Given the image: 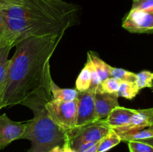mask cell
<instances>
[{"instance_id": "6da1fadb", "label": "cell", "mask_w": 153, "mask_h": 152, "mask_svg": "<svg viewBox=\"0 0 153 152\" xmlns=\"http://www.w3.org/2000/svg\"><path fill=\"white\" fill-rule=\"evenodd\" d=\"M65 31L43 36H31L15 45L9 59L1 109L20 104L41 87L50 89L49 60Z\"/></svg>"}, {"instance_id": "7a4b0ae2", "label": "cell", "mask_w": 153, "mask_h": 152, "mask_svg": "<svg viewBox=\"0 0 153 152\" xmlns=\"http://www.w3.org/2000/svg\"><path fill=\"white\" fill-rule=\"evenodd\" d=\"M21 5L1 9L6 23L0 47L15 45L31 36L66 31L76 22L79 7L64 0H22Z\"/></svg>"}, {"instance_id": "3957f363", "label": "cell", "mask_w": 153, "mask_h": 152, "mask_svg": "<svg viewBox=\"0 0 153 152\" xmlns=\"http://www.w3.org/2000/svg\"><path fill=\"white\" fill-rule=\"evenodd\" d=\"M49 99L50 89L41 87L20 104L31 109L34 114L33 119L25 123L20 137L31 142L26 152H48L55 146H62L68 137V133L52 121L46 110V104Z\"/></svg>"}, {"instance_id": "277c9868", "label": "cell", "mask_w": 153, "mask_h": 152, "mask_svg": "<svg viewBox=\"0 0 153 152\" xmlns=\"http://www.w3.org/2000/svg\"><path fill=\"white\" fill-rule=\"evenodd\" d=\"M46 109L54 122L69 133L76 128L78 98L71 101H61L49 99Z\"/></svg>"}, {"instance_id": "5b68a950", "label": "cell", "mask_w": 153, "mask_h": 152, "mask_svg": "<svg viewBox=\"0 0 153 152\" xmlns=\"http://www.w3.org/2000/svg\"><path fill=\"white\" fill-rule=\"evenodd\" d=\"M111 128L105 120H100L86 125L75 128L68 133L69 145L76 150L79 145L85 143L98 142L111 131Z\"/></svg>"}, {"instance_id": "8992f818", "label": "cell", "mask_w": 153, "mask_h": 152, "mask_svg": "<svg viewBox=\"0 0 153 152\" xmlns=\"http://www.w3.org/2000/svg\"><path fill=\"white\" fill-rule=\"evenodd\" d=\"M123 28L131 33L153 32V9L131 10L123 20Z\"/></svg>"}, {"instance_id": "52a82bcc", "label": "cell", "mask_w": 153, "mask_h": 152, "mask_svg": "<svg viewBox=\"0 0 153 152\" xmlns=\"http://www.w3.org/2000/svg\"><path fill=\"white\" fill-rule=\"evenodd\" d=\"M94 92L95 90L93 89L79 92L76 128L98 121L94 104Z\"/></svg>"}, {"instance_id": "ba28073f", "label": "cell", "mask_w": 153, "mask_h": 152, "mask_svg": "<svg viewBox=\"0 0 153 152\" xmlns=\"http://www.w3.org/2000/svg\"><path fill=\"white\" fill-rule=\"evenodd\" d=\"M25 123L14 122L5 113L0 116V149H4L10 142L20 139L24 133Z\"/></svg>"}, {"instance_id": "9c48e42d", "label": "cell", "mask_w": 153, "mask_h": 152, "mask_svg": "<svg viewBox=\"0 0 153 152\" xmlns=\"http://www.w3.org/2000/svg\"><path fill=\"white\" fill-rule=\"evenodd\" d=\"M117 94L105 92L101 89L94 92V104L97 120H105L114 108L119 107Z\"/></svg>"}, {"instance_id": "30bf717a", "label": "cell", "mask_w": 153, "mask_h": 152, "mask_svg": "<svg viewBox=\"0 0 153 152\" xmlns=\"http://www.w3.org/2000/svg\"><path fill=\"white\" fill-rule=\"evenodd\" d=\"M136 111L137 110L126 108L119 106L111 110L105 119V122L111 129L122 128L128 125L131 116L136 113Z\"/></svg>"}, {"instance_id": "8fae6325", "label": "cell", "mask_w": 153, "mask_h": 152, "mask_svg": "<svg viewBox=\"0 0 153 152\" xmlns=\"http://www.w3.org/2000/svg\"><path fill=\"white\" fill-rule=\"evenodd\" d=\"M149 125H151V124L149 121L146 109H145V110H137L136 113L131 116L128 125L122 127V128L113 130L117 134H120V133L127 132V131L145 128V127L149 126Z\"/></svg>"}, {"instance_id": "7c38bea8", "label": "cell", "mask_w": 153, "mask_h": 152, "mask_svg": "<svg viewBox=\"0 0 153 152\" xmlns=\"http://www.w3.org/2000/svg\"><path fill=\"white\" fill-rule=\"evenodd\" d=\"M51 99L61 101H71L76 99L79 95V92L76 89H63L59 87L50 79Z\"/></svg>"}, {"instance_id": "4fadbf2b", "label": "cell", "mask_w": 153, "mask_h": 152, "mask_svg": "<svg viewBox=\"0 0 153 152\" xmlns=\"http://www.w3.org/2000/svg\"><path fill=\"white\" fill-rule=\"evenodd\" d=\"M11 49L12 48L10 46L0 47V110H1V98H2L3 91L5 86L7 68H8L9 64L8 55Z\"/></svg>"}, {"instance_id": "5bb4252c", "label": "cell", "mask_w": 153, "mask_h": 152, "mask_svg": "<svg viewBox=\"0 0 153 152\" xmlns=\"http://www.w3.org/2000/svg\"><path fill=\"white\" fill-rule=\"evenodd\" d=\"M121 139V141H139L145 139L153 137V125L145 128L127 131V132L117 134Z\"/></svg>"}, {"instance_id": "9a60e30c", "label": "cell", "mask_w": 153, "mask_h": 152, "mask_svg": "<svg viewBox=\"0 0 153 152\" xmlns=\"http://www.w3.org/2000/svg\"><path fill=\"white\" fill-rule=\"evenodd\" d=\"M91 83V70L89 61H87L86 64L81 71L76 80V88L79 92H85L90 89Z\"/></svg>"}, {"instance_id": "2e32d148", "label": "cell", "mask_w": 153, "mask_h": 152, "mask_svg": "<svg viewBox=\"0 0 153 152\" xmlns=\"http://www.w3.org/2000/svg\"><path fill=\"white\" fill-rule=\"evenodd\" d=\"M88 56L91 58L94 67H95L97 72H98V75L100 76V79H101L102 82L110 77L111 69V66L110 65H108L105 61L100 59L94 52H88Z\"/></svg>"}, {"instance_id": "e0dca14e", "label": "cell", "mask_w": 153, "mask_h": 152, "mask_svg": "<svg viewBox=\"0 0 153 152\" xmlns=\"http://www.w3.org/2000/svg\"><path fill=\"white\" fill-rule=\"evenodd\" d=\"M121 139L120 136L114 131L111 130L110 132L100 142L97 152H107L112 148L115 147L120 143Z\"/></svg>"}, {"instance_id": "ac0fdd59", "label": "cell", "mask_w": 153, "mask_h": 152, "mask_svg": "<svg viewBox=\"0 0 153 152\" xmlns=\"http://www.w3.org/2000/svg\"><path fill=\"white\" fill-rule=\"evenodd\" d=\"M140 89L137 87L136 82H122L118 90V96L123 97L127 99L131 100L137 95Z\"/></svg>"}, {"instance_id": "d6986e66", "label": "cell", "mask_w": 153, "mask_h": 152, "mask_svg": "<svg viewBox=\"0 0 153 152\" xmlns=\"http://www.w3.org/2000/svg\"><path fill=\"white\" fill-rule=\"evenodd\" d=\"M136 84L138 89H153V72L144 70L136 74Z\"/></svg>"}, {"instance_id": "ffe728a7", "label": "cell", "mask_w": 153, "mask_h": 152, "mask_svg": "<svg viewBox=\"0 0 153 152\" xmlns=\"http://www.w3.org/2000/svg\"><path fill=\"white\" fill-rule=\"evenodd\" d=\"M110 77L120 80V81L124 82H135L136 81V74L131 72L127 71L120 68H115L112 67L111 69Z\"/></svg>"}, {"instance_id": "44dd1931", "label": "cell", "mask_w": 153, "mask_h": 152, "mask_svg": "<svg viewBox=\"0 0 153 152\" xmlns=\"http://www.w3.org/2000/svg\"><path fill=\"white\" fill-rule=\"evenodd\" d=\"M121 83L120 80L114 77H108L101 83V89L105 92L111 94H117Z\"/></svg>"}, {"instance_id": "7402d4cb", "label": "cell", "mask_w": 153, "mask_h": 152, "mask_svg": "<svg viewBox=\"0 0 153 152\" xmlns=\"http://www.w3.org/2000/svg\"><path fill=\"white\" fill-rule=\"evenodd\" d=\"M129 152H153V146L140 141L128 142Z\"/></svg>"}, {"instance_id": "603a6c76", "label": "cell", "mask_w": 153, "mask_h": 152, "mask_svg": "<svg viewBox=\"0 0 153 152\" xmlns=\"http://www.w3.org/2000/svg\"><path fill=\"white\" fill-rule=\"evenodd\" d=\"M131 10L153 9V0H132Z\"/></svg>"}, {"instance_id": "cb8c5ba5", "label": "cell", "mask_w": 153, "mask_h": 152, "mask_svg": "<svg viewBox=\"0 0 153 152\" xmlns=\"http://www.w3.org/2000/svg\"><path fill=\"white\" fill-rule=\"evenodd\" d=\"M100 142H98L85 143V144L79 145L76 150L78 151L79 152H97Z\"/></svg>"}, {"instance_id": "d4e9b609", "label": "cell", "mask_w": 153, "mask_h": 152, "mask_svg": "<svg viewBox=\"0 0 153 152\" xmlns=\"http://www.w3.org/2000/svg\"><path fill=\"white\" fill-rule=\"evenodd\" d=\"M5 28H6L5 21H4L2 14H1V12H0V37L4 34V31H5Z\"/></svg>"}, {"instance_id": "484cf974", "label": "cell", "mask_w": 153, "mask_h": 152, "mask_svg": "<svg viewBox=\"0 0 153 152\" xmlns=\"http://www.w3.org/2000/svg\"><path fill=\"white\" fill-rule=\"evenodd\" d=\"M62 148H63V149H64V152H79L78 151L75 150V149H73V148L70 147V145H69L67 138V139L65 140V142H64V145H62Z\"/></svg>"}, {"instance_id": "4316f807", "label": "cell", "mask_w": 153, "mask_h": 152, "mask_svg": "<svg viewBox=\"0 0 153 152\" xmlns=\"http://www.w3.org/2000/svg\"><path fill=\"white\" fill-rule=\"evenodd\" d=\"M146 112H147L149 122L151 125H153V108L146 109Z\"/></svg>"}, {"instance_id": "83f0119b", "label": "cell", "mask_w": 153, "mask_h": 152, "mask_svg": "<svg viewBox=\"0 0 153 152\" xmlns=\"http://www.w3.org/2000/svg\"><path fill=\"white\" fill-rule=\"evenodd\" d=\"M48 152H64V151L62 146L56 145L55 146V147L52 148H51Z\"/></svg>"}, {"instance_id": "f1b7e54d", "label": "cell", "mask_w": 153, "mask_h": 152, "mask_svg": "<svg viewBox=\"0 0 153 152\" xmlns=\"http://www.w3.org/2000/svg\"><path fill=\"white\" fill-rule=\"evenodd\" d=\"M140 142H143L147 143V144L151 145L153 146V137H151V138H148V139H142V140H139Z\"/></svg>"}, {"instance_id": "f546056e", "label": "cell", "mask_w": 153, "mask_h": 152, "mask_svg": "<svg viewBox=\"0 0 153 152\" xmlns=\"http://www.w3.org/2000/svg\"><path fill=\"white\" fill-rule=\"evenodd\" d=\"M1 9H2V6H1V4H0V10H1Z\"/></svg>"}]
</instances>
